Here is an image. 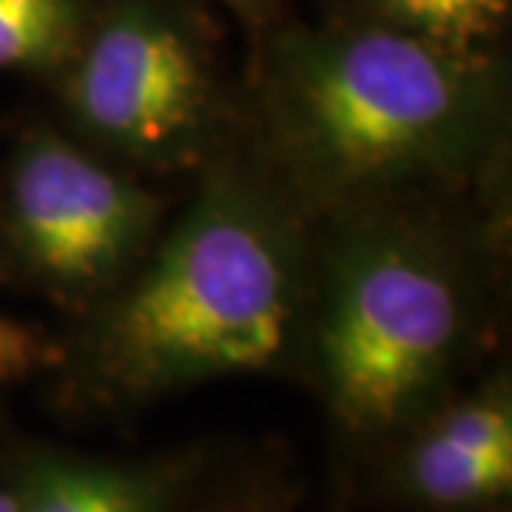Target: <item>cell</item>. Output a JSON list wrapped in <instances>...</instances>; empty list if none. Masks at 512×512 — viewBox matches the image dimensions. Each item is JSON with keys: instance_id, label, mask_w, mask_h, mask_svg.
Wrapping results in <instances>:
<instances>
[{"instance_id": "obj_1", "label": "cell", "mask_w": 512, "mask_h": 512, "mask_svg": "<svg viewBox=\"0 0 512 512\" xmlns=\"http://www.w3.org/2000/svg\"><path fill=\"white\" fill-rule=\"evenodd\" d=\"M510 109L501 52L285 15L254 37L239 140L316 225L376 202H501Z\"/></svg>"}, {"instance_id": "obj_2", "label": "cell", "mask_w": 512, "mask_h": 512, "mask_svg": "<svg viewBox=\"0 0 512 512\" xmlns=\"http://www.w3.org/2000/svg\"><path fill=\"white\" fill-rule=\"evenodd\" d=\"M313 222L234 140L126 282L57 345L63 393L94 407L299 365Z\"/></svg>"}, {"instance_id": "obj_3", "label": "cell", "mask_w": 512, "mask_h": 512, "mask_svg": "<svg viewBox=\"0 0 512 512\" xmlns=\"http://www.w3.org/2000/svg\"><path fill=\"white\" fill-rule=\"evenodd\" d=\"M501 202L396 200L313 225L302 359L333 421L379 439L419 421L487 348Z\"/></svg>"}, {"instance_id": "obj_4", "label": "cell", "mask_w": 512, "mask_h": 512, "mask_svg": "<svg viewBox=\"0 0 512 512\" xmlns=\"http://www.w3.org/2000/svg\"><path fill=\"white\" fill-rule=\"evenodd\" d=\"M49 86L57 126L137 177L197 174L239 137V86L208 0H94Z\"/></svg>"}, {"instance_id": "obj_5", "label": "cell", "mask_w": 512, "mask_h": 512, "mask_svg": "<svg viewBox=\"0 0 512 512\" xmlns=\"http://www.w3.org/2000/svg\"><path fill=\"white\" fill-rule=\"evenodd\" d=\"M171 200L57 123L20 131L0 177V282L83 316L151 251Z\"/></svg>"}, {"instance_id": "obj_6", "label": "cell", "mask_w": 512, "mask_h": 512, "mask_svg": "<svg viewBox=\"0 0 512 512\" xmlns=\"http://www.w3.org/2000/svg\"><path fill=\"white\" fill-rule=\"evenodd\" d=\"M399 481L427 507L464 510L498 501L512 487V387L507 373L444 399L410 424Z\"/></svg>"}, {"instance_id": "obj_7", "label": "cell", "mask_w": 512, "mask_h": 512, "mask_svg": "<svg viewBox=\"0 0 512 512\" xmlns=\"http://www.w3.org/2000/svg\"><path fill=\"white\" fill-rule=\"evenodd\" d=\"M188 473L185 458L123 464L32 450L9 490L18 512H174Z\"/></svg>"}, {"instance_id": "obj_8", "label": "cell", "mask_w": 512, "mask_h": 512, "mask_svg": "<svg viewBox=\"0 0 512 512\" xmlns=\"http://www.w3.org/2000/svg\"><path fill=\"white\" fill-rule=\"evenodd\" d=\"M512 0H322V18L370 23L458 52H501Z\"/></svg>"}, {"instance_id": "obj_9", "label": "cell", "mask_w": 512, "mask_h": 512, "mask_svg": "<svg viewBox=\"0 0 512 512\" xmlns=\"http://www.w3.org/2000/svg\"><path fill=\"white\" fill-rule=\"evenodd\" d=\"M94 0H0V72L43 77L72 57Z\"/></svg>"}, {"instance_id": "obj_10", "label": "cell", "mask_w": 512, "mask_h": 512, "mask_svg": "<svg viewBox=\"0 0 512 512\" xmlns=\"http://www.w3.org/2000/svg\"><path fill=\"white\" fill-rule=\"evenodd\" d=\"M60 350L46 342L32 328H23L18 322L0 319V382L29 376L40 367H55Z\"/></svg>"}, {"instance_id": "obj_11", "label": "cell", "mask_w": 512, "mask_h": 512, "mask_svg": "<svg viewBox=\"0 0 512 512\" xmlns=\"http://www.w3.org/2000/svg\"><path fill=\"white\" fill-rule=\"evenodd\" d=\"M217 3L228 6L251 32V37L274 26L279 18H285V6H288V0H217Z\"/></svg>"}, {"instance_id": "obj_12", "label": "cell", "mask_w": 512, "mask_h": 512, "mask_svg": "<svg viewBox=\"0 0 512 512\" xmlns=\"http://www.w3.org/2000/svg\"><path fill=\"white\" fill-rule=\"evenodd\" d=\"M220 512H288L282 507H276L271 498H245V501H237L231 507H225Z\"/></svg>"}, {"instance_id": "obj_13", "label": "cell", "mask_w": 512, "mask_h": 512, "mask_svg": "<svg viewBox=\"0 0 512 512\" xmlns=\"http://www.w3.org/2000/svg\"><path fill=\"white\" fill-rule=\"evenodd\" d=\"M0 512H18L15 493L12 490H3V487H0Z\"/></svg>"}]
</instances>
